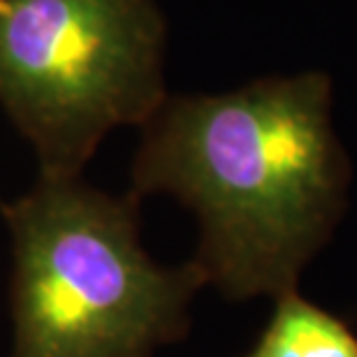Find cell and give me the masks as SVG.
Returning <instances> with one entry per match:
<instances>
[{"label": "cell", "instance_id": "6da1fadb", "mask_svg": "<svg viewBox=\"0 0 357 357\" xmlns=\"http://www.w3.org/2000/svg\"><path fill=\"white\" fill-rule=\"evenodd\" d=\"M130 192L195 213V265L232 302L297 290L348 202L351 160L325 73L265 77L218 96H167L142 126Z\"/></svg>", "mask_w": 357, "mask_h": 357}, {"label": "cell", "instance_id": "7a4b0ae2", "mask_svg": "<svg viewBox=\"0 0 357 357\" xmlns=\"http://www.w3.org/2000/svg\"><path fill=\"white\" fill-rule=\"evenodd\" d=\"M0 211L12 237V357H153L188 334L206 278L192 260L149 258L135 192L40 174Z\"/></svg>", "mask_w": 357, "mask_h": 357}, {"label": "cell", "instance_id": "3957f363", "mask_svg": "<svg viewBox=\"0 0 357 357\" xmlns=\"http://www.w3.org/2000/svg\"><path fill=\"white\" fill-rule=\"evenodd\" d=\"M155 0H0V107L40 174H82L112 130L165 102Z\"/></svg>", "mask_w": 357, "mask_h": 357}, {"label": "cell", "instance_id": "277c9868", "mask_svg": "<svg viewBox=\"0 0 357 357\" xmlns=\"http://www.w3.org/2000/svg\"><path fill=\"white\" fill-rule=\"evenodd\" d=\"M244 357H357V334L292 290L274 299L267 327Z\"/></svg>", "mask_w": 357, "mask_h": 357}]
</instances>
